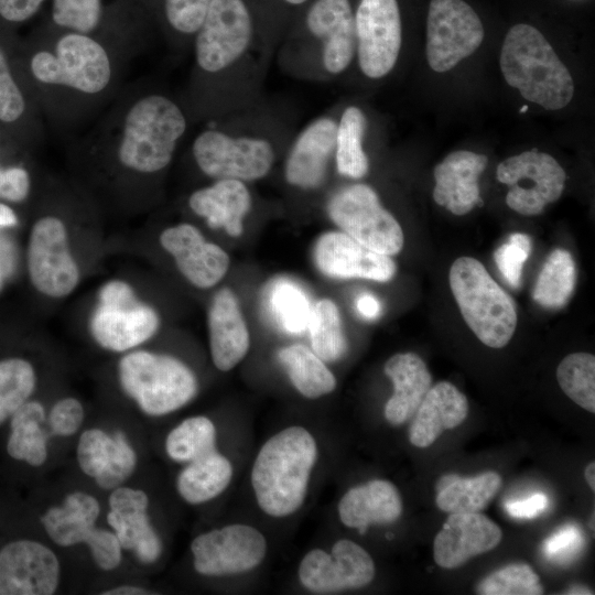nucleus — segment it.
I'll return each instance as SVG.
<instances>
[{
	"mask_svg": "<svg viewBox=\"0 0 595 595\" xmlns=\"http://www.w3.org/2000/svg\"><path fill=\"white\" fill-rule=\"evenodd\" d=\"M468 402L453 383L441 381L431 387L415 411L409 440L428 447L445 431L458 426L467 416Z\"/></svg>",
	"mask_w": 595,
	"mask_h": 595,
	"instance_id": "nucleus-26",
	"label": "nucleus"
},
{
	"mask_svg": "<svg viewBox=\"0 0 595 595\" xmlns=\"http://www.w3.org/2000/svg\"><path fill=\"white\" fill-rule=\"evenodd\" d=\"M95 564L105 572H110L120 566L122 561L121 544L110 529L95 527L84 542Z\"/></svg>",
	"mask_w": 595,
	"mask_h": 595,
	"instance_id": "nucleus-51",
	"label": "nucleus"
},
{
	"mask_svg": "<svg viewBox=\"0 0 595 595\" xmlns=\"http://www.w3.org/2000/svg\"><path fill=\"white\" fill-rule=\"evenodd\" d=\"M63 31L29 61L32 78L46 91L51 116L61 115L63 107L65 113L72 106L85 110L102 101L119 78L121 48L91 35Z\"/></svg>",
	"mask_w": 595,
	"mask_h": 595,
	"instance_id": "nucleus-2",
	"label": "nucleus"
},
{
	"mask_svg": "<svg viewBox=\"0 0 595 595\" xmlns=\"http://www.w3.org/2000/svg\"><path fill=\"white\" fill-rule=\"evenodd\" d=\"M19 224L17 213L4 202H0V229L12 228Z\"/></svg>",
	"mask_w": 595,
	"mask_h": 595,
	"instance_id": "nucleus-57",
	"label": "nucleus"
},
{
	"mask_svg": "<svg viewBox=\"0 0 595 595\" xmlns=\"http://www.w3.org/2000/svg\"><path fill=\"white\" fill-rule=\"evenodd\" d=\"M268 296L271 313L284 331L301 334L307 328L312 305L298 283L279 279L270 286Z\"/></svg>",
	"mask_w": 595,
	"mask_h": 595,
	"instance_id": "nucleus-40",
	"label": "nucleus"
},
{
	"mask_svg": "<svg viewBox=\"0 0 595 595\" xmlns=\"http://www.w3.org/2000/svg\"><path fill=\"white\" fill-rule=\"evenodd\" d=\"M252 32V14L245 0H212L195 33L197 66L209 74L227 68L246 51Z\"/></svg>",
	"mask_w": 595,
	"mask_h": 595,
	"instance_id": "nucleus-11",
	"label": "nucleus"
},
{
	"mask_svg": "<svg viewBox=\"0 0 595 595\" xmlns=\"http://www.w3.org/2000/svg\"><path fill=\"white\" fill-rule=\"evenodd\" d=\"M186 128V117L173 99L138 86L117 97L85 144L118 173L139 178L171 164Z\"/></svg>",
	"mask_w": 595,
	"mask_h": 595,
	"instance_id": "nucleus-1",
	"label": "nucleus"
},
{
	"mask_svg": "<svg viewBox=\"0 0 595 595\" xmlns=\"http://www.w3.org/2000/svg\"><path fill=\"white\" fill-rule=\"evenodd\" d=\"M576 281L575 262L565 249H554L538 275L533 300L544 309L559 310L571 299Z\"/></svg>",
	"mask_w": 595,
	"mask_h": 595,
	"instance_id": "nucleus-35",
	"label": "nucleus"
},
{
	"mask_svg": "<svg viewBox=\"0 0 595 595\" xmlns=\"http://www.w3.org/2000/svg\"><path fill=\"white\" fill-rule=\"evenodd\" d=\"M562 391L576 404L595 412V357L589 353H573L556 368Z\"/></svg>",
	"mask_w": 595,
	"mask_h": 595,
	"instance_id": "nucleus-41",
	"label": "nucleus"
},
{
	"mask_svg": "<svg viewBox=\"0 0 595 595\" xmlns=\"http://www.w3.org/2000/svg\"><path fill=\"white\" fill-rule=\"evenodd\" d=\"M497 180L508 186L506 203L512 210L533 216L558 201L565 186V172L548 153L526 151L497 166Z\"/></svg>",
	"mask_w": 595,
	"mask_h": 595,
	"instance_id": "nucleus-13",
	"label": "nucleus"
},
{
	"mask_svg": "<svg viewBox=\"0 0 595 595\" xmlns=\"http://www.w3.org/2000/svg\"><path fill=\"white\" fill-rule=\"evenodd\" d=\"M484 154L459 150L450 153L433 171V198L452 214L462 216L482 204L478 177L487 165Z\"/></svg>",
	"mask_w": 595,
	"mask_h": 595,
	"instance_id": "nucleus-23",
	"label": "nucleus"
},
{
	"mask_svg": "<svg viewBox=\"0 0 595 595\" xmlns=\"http://www.w3.org/2000/svg\"><path fill=\"white\" fill-rule=\"evenodd\" d=\"M111 435L99 428L84 430L77 442L76 458L80 470L96 478L102 470L110 448Z\"/></svg>",
	"mask_w": 595,
	"mask_h": 595,
	"instance_id": "nucleus-46",
	"label": "nucleus"
},
{
	"mask_svg": "<svg viewBox=\"0 0 595 595\" xmlns=\"http://www.w3.org/2000/svg\"><path fill=\"white\" fill-rule=\"evenodd\" d=\"M366 118L357 107H348L342 115L336 132V166L339 174L351 178H361L369 169V162L363 149Z\"/></svg>",
	"mask_w": 595,
	"mask_h": 595,
	"instance_id": "nucleus-36",
	"label": "nucleus"
},
{
	"mask_svg": "<svg viewBox=\"0 0 595 595\" xmlns=\"http://www.w3.org/2000/svg\"><path fill=\"white\" fill-rule=\"evenodd\" d=\"M159 242L174 260L183 278L198 289L216 285L227 273L229 257L218 245L206 240L190 223L164 228Z\"/></svg>",
	"mask_w": 595,
	"mask_h": 595,
	"instance_id": "nucleus-18",
	"label": "nucleus"
},
{
	"mask_svg": "<svg viewBox=\"0 0 595 595\" xmlns=\"http://www.w3.org/2000/svg\"><path fill=\"white\" fill-rule=\"evenodd\" d=\"M501 538L500 528L480 512L450 513L434 539V561L441 567H458L495 549Z\"/></svg>",
	"mask_w": 595,
	"mask_h": 595,
	"instance_id": "nucleus-22",
	"label": "nucleus"
},
{
	"mask_svg": "<svg viewBox=\"0 0 595 595\" xmlns=\"http://www.w3.org/2000/svg\"><path fill=\"white\" fill-rule=\"evenodd\" d=\"M531 248V239L528 235L515 232L509 236L508 241L495 250L496 266L510 286H520L522 268L530 256Z\"/></svg>",
	"mask_w": 595,
	"mask_h": 595,
	"instance_id": "nucleus-45",
	"label": "nucleus"
},
{
	"mask_svg": "<svg viewBox=\"0 0 595 595\" xmlns=\"http://www.w3.org/2000/svg\"><path fill=\"white\" fill-rule=\"evenodd\" d=\"M483 595H538L543 594L540 578L530 565L513 563L488 576L477 586Z\"/></svg>",
	"mask_w": 595,
	"mask_h": 595,
	"instance_id": "nucleus-43",
	"label": "nucleus"
},
{
	"mask_svg": "<svg viewBox=\"0 0 595 595\" xmlns=\"http://www.w3.org/2000/svg\"><path fill=\"white\" fill-rule=\"evenodd\" d=\"M501 486L496 472H485L470 478L444 475L436 483V505L447 513L480 512Z\"/></svg>",
	"mask_w": 595,
	"mask_h": 595,
	"instance_id": "nucleus-32",
	"label": "nucleus"
},
{
	"mask_svg": "<svg viewBox=\"0 0 595 595\" xmlns=\"http://www.w3.org/2000/svg\"><path fill=\"white\" fill-rule=\"evenodd\" d=\"M102 595H144V594H152V592H149L147 588L138 586V585H119L111 588H108L101 593Z\"/></svg>",
	"mask_w": 595,
	"mask_h": 595,
	"instance_id": "nucleus-56",
	"label": "nucleus"
},
{
	"mask_svg": "<svg viewBox=\"0 0 595 595\" xmlns=\"http://www.w3.org/2000/svg\"><path fill=\"white\" fill-rule=\"evenodd\" d=\"M52 21L60 29L97 36L102 19V0H53Z\"/></svg>",
	"mask_w": 595,
	"mask_h": 595,
	"instance_id": "nucleus-42",
	"label": "nucleus"
},
{
	"mask_svg": "<svg viewBox=\"0 0 595 595\" xmlns=\"http://www.w3.org/2000/svg\"><path fill=\"white\" fill-rule=\"evenodd\" d=\"M383 370L394 388L385 405V416L391 424L400 425L415 413L432 387V376L422 358L414 353L391 356Z\"/></svg>",
	"mask_w": 595,
	"mask_h": 595,
	"instance_id": "nucleus-29",
	"label": "nucleus"
},
{
	"mask_svg": "<svg viewBox=\"0 0 595 595\" xmlns=\"http://www.w3.org/2000/svg\"><path fill=\"white\" fill-rule=\"evenodd\" d=\"M375 576V564L369 553L354 541L342 539L332 552L311 550L299 566L302 584L315 593H332L360 588Z\"/></svg>",
	"mask_w": 595,
	"mask_h": 595,
	"instance_id": "nucleus-17",
	"label": "nucleus"
},
{
	"mask_svg": "<svg viewBox=\"0 0 595 595\" xmlns=\"http://www.w3.org/2000/svg\"><path fill=\"white\" fill-rule=\"evenodd\" d=\"M32 187V180L29 171L23 166L0 165V201L9 203L24 202Z\"/></svg>",
	"mask_w": 595,
	"mask_h": 595,
	"instance_id": "nucleus-52",
	"label": "nucleus"
},
{
	"mask_svg": "<svg viewBox=\"0 0 595 595\" xmlns=\"http://www.w3.org/2000/svg\"><path fill=\"white\" fill-rule=\"evenodd\" d=\"M356 309L363 317L375 320L380 315L381 304L372 294L363 293L356 300Z\"/></svg>",
	"mask_w": 595,
	"mask_h": 595,
	"instance_id": "nucleus-55",
	"label": "nucleus"
},
{
	"mask_svg": "<svg viewBox=\"0 0 595 595\" xmlns=\"http://www.w3.org/2000/svg\"><path fill=\"white\" fill-rule=\"evenodd\" d=\"M45 0H0V15L9 22H23L32 18Z\"/></svg>",
	"mask_w": 595,
	"mask_h": 595,
	"instance_id": "nucleus-54",
	"label": "nucleus"
},
{
	"mask_svg": "<svg viewBox=\"0 0 595 595\" xmlns=\"http://www.w3.org/2000/svg\"><path fill=\"white\" fill-rule=\"evenodd\" d=\"M212 0H162L163 17L171 30L195 35Z\"/></svg>",
	"mask_w": 595,
	"mask_h": 595,
	"instance_id": "nucleus-47",
	"label": "nucleus"
},
{
	"mask_svg": "<svg viewBox=\"0 0 595 595\" xmlns=\"http://www.w3.org/2000/svg\"><path fill=\"white\" fill-rule=\"evenodd\" d=\"M198 169L217 180L253 181L266 176L272 167L274 151L263 139L232 138L207 129L192 144Z\"/></svg>",
	"mask_w": 595,
	"mask_h": 595,
	"instance_id": "nucleus-12",
	"label": "nucleus"
},
{
	"mask_svg": "<svg viewBox=\"0 0 595 595\" xmlns=\"http://www.w3.org/2000/svg\"><path fill=\"white\" fill-rule=\"evenodd\" d=\"M548 506V496L543 493H536L521 500L507 501L505 509L515 519H534L544 512Z\"/></svg>",
	"mask_w": 595,
	"mask_h": 595,
	"instance_id": "nucleus-53",
	"label": "nucleus"
},
{
	"mask_svg": "<svg viewBox=\"0 0 595 595\" xmlns=\"http://www.w3.org/2000/svg\"><path fill=\"white\" fill-rule=\"evenodd\" d=\"M283 2L290 7H300V6L307 4L310 0H283Z\"/></svg>",
	"mask_w": 595,
	"mask_h": 595,
	"instance_id": "nucleus-59",
	"label": "nucleus"
},
{
	"mask_svg": "<svg viewBox=\"0 0 595 595\" xmlns=\"http://www.w3.org/2000/svg\"><path fill=\"white\" fill-rule=\"evenodd\" d=\"M60 581V560L46 544L15 539L0 548V595H52Z\"/></svg>",
	"mask_w": 595,
	"mask_h": 595,
	"instance_id": "nucleus-16",
	"label": "nucleus"
},
{
	"mask_svg": "<svg viewBox=\"0 0 595 595\" xmlns=\"http://www.w3.org/2000/svg\"><path fill=\"white\" fill-rule=\"evenodd\" d=\"M307 329L312 350L323 361H336L346 353L339 311L333 301L323 299L312 306Z\"/></svg>",
	"mask_w": 595,
	"mask_h": 595,
	"instance_id": "nucleus-38",
	"label": "nucleus"
},
{
	"mask_svg": "<svg viewBox=\"0 0 595 595\" xmlns=\"http://www.w3.org/2000/svg\"><path fill=\"white\" fill-rule=\"evenodd\" d=\"M231 477L232 466L229 459L213 451L187 463L177 477L176 488L186 502L198 505L221 494Z\"/></svg>",
	"mask_w": 595,
	"mask_h": 595,
	"instance_id": "nucleus-33",
	"label": "nucleus"
},
{
	"mask_svg": "<svg viewBox=\"0 0 595 595\" xmlns=\"http://www.w3.org/2000/svg\"><path fill=\"white\" fill-rule=\"evenodd\" d=\"M506 82L521 96L548 110L564 108L573 98L574 83L543 34L519 23L507 33L500 54Z\"/></svg>",
	"mask_w": 595,
	"mask_h": 595,
	"instance_id": "nucleus-4",
	"label": "nucleus"
},
{
	"mask_svg": "<svg viewBox=\"0 0 595 595\" xmlns=\"http://www.w3.org/2000/svg\"><path fill=\"white\" fill-rule=\"evenodd\" d=\"M570 591L569 594H591L589 589L584 587H573Z\"/></svg>",
	"mask_w": 595,
	"mask_h": 595,
	"instance_id": "nucleus-60",
	"label": "nucleus"
},
{
	"mask_svg": "<svg viewBox=\"0 0 595 595\" xmlns=\"http://www.w3.org/2000/svg\"><path fill=\"white\" fill-rule=\"evenodd\" d=\"M527 109H528V106H527V105H524V106H523V107H522V108H521V109H520L519 111H520L521 113H523V112H526V111H527Z\"/></svg>",
	"mask_w": 595,
	"mask_h": 595,
	"instance_id": "nucleus-62",
	"label": "nucleus"
},
{
	"mask_svg": "<svg viewBox=\"0 0 595 595\" xmlns=\"http://www.w3.org/2000/svg\"><path fill=\"white\" fill-rule=\"evenodd\" d=\"M190 209L212 228H221L229 236H240L242 220L251 207V195L239 180H217L194 191L187 201Z\"/></svg>",
	"mask_w": 595,
	"mask_h": 595,
	"instance_id": "nucleus-27",
	"label": "nucleus"
},
{
	"mask_svg": "<svg viewBox=\"0 0 595 595\" xmlns=\"http://www.w3.org/2000/svg\"><path fill=\"white\" fill-rule=\"evenodd\" d=\"M25 109L24 95L13 77L4 51L0 47V121L15 122L22 118Z\"/></svg>",
	"mask_w": 595,
	"mask_h": 595,
	"instance_id": "nucleus-48",
	"label": "nucleus"
},
{
	"mask_svg": "<svg viewBox=\"0 0 595 595\" xmlns=\"http://www.w3.org/2000/svg\"><path fill=\"white\" fill-rule=\"evenodd\" d=\"M26 271L34 290L47 299L67 298L78 288L80 267L72 250L68 226L60 215L50 213L33 223Z\"/></svg>",
	"mask_w": 595,
	"mask_h": 595,
	"instance_id": "nucleus-8",
	"label": "nucleus"
},
{
	"mask_svg": "<svg viewBox=\"0 0 595 595\" xmlns=\"http://www.w3.org/2000/svg\"><path fill=\"white\" fill-rule=\"evenodd\" d=\"M316 456L315 440L302 426L286 428L262 445L252 466L251 484L263 512L286 517L302 506Z\"/></svg>",
	"mask_w": 595,
	"mask_h": 595,
	"instance_id": "nucleus-3",
	"label": "nucleus"
},
{
	"mask_svg": "<svg viewBox=\"0 0 595 595\" xmlns=\"http://www.w3.org/2000/svg\"><path fill=\"white\" fill-rule=\"evenodd\" d=\"M327 213L343 232L376 252L392 256L403 247L400 224L366 184H353L336 192L327 204Z\"/></svg>",
	"mask_w": 595,
	"mask_h": 595,
	"instance_id": "nucleus-9",
	"label": "nucleus"
},
{
	"mask_svg": "<svg viewBox=\"0 0 595 595\" xmlns=\"http://www.w3.org/2000/svg\"><path fill=\"white\" fill-rule=\"evenodd\" d=\"M402 512V501L396 486L383 479H374L350 488L338 504L340 521L364 534L370 524L396 521Z\"/></svg>",
	"mask_w": 595,
	"mask_h": 595,
	"instance_id": "nucleus-28",
	"label": "nucleus"
},
{
	"mask_svg": "<svg viewBox=\"0 0 595 595\" xmlns=\"http://www.w3.org/2000/svg\"><path fill=\"white\" fill-rule=\"evenodd\" d=\"M193 565L206 576L244 573L258 566L267 552V541L256 528L229 524L197 536L191 543Z\"/></svg>",
	"mask_w": 595,
	"mask_h": 595,
	"instance_id": "nucleus-15",
	"label": "nucleus"
},
{
	"mask_svg": "<svg viewBox=\"0 0 595 595\" xmlns=\"http://www.w3.org/2000/svg\"><path fill=\"white\" fill-rule=\"evenodd\" d=\"M138 465L137 453L122 431L111 435L107 462L101 473L94 479L104 490H112L123 485L134 473Z\"/></svg>",
	"mask_w": 595,
	"mask_h": 595,
	"instance_id": "nucleus-44",
	"label": "nucleus"
},
{
	"mask_svg": "<svg viewBox=\"0 0 595 595\" xmlns=\"http://www.w3.org/2000/svg\"><path fill=\"white\" fill-rule=\"evenodd\" d=\"M484 40L476 11L464 0H431L426 19V58L443 73L472 55Z\"/></svg>",
	"mask_w": 595,
	"mask_h": 595,
	"instance_id": "nucleus-10",
	"label": "nucleus"
},
{
	"mask_svg": "<svg viewBox=\"0 0 595 595\" xmlns=\"http://www.w3.org/2000/svg\"><path fill=\"white\" fill-rule=\"evenodd\" d=\"M355 15L361 72L381 78L394 66L401 47V14L397 0H359Z\"/></svg>",
	"mask_w": 595,
	"mask_h": 595,
	"instance_id": "nucleus-14",
	"label": "nucleus"
},
{
	"mask_svg": "<svg viewBox=\"0 0 595 595\" xmlns=\"http://www.w3.org/2000/svg\"><path fill=\"white\" fill-rule=\"evenodd\" d=\"M165 451L177 463H190L216 451L214 423L204 415L183 420L167 434Z\"/></svg>",
	"mask_w": 595,
	"mask_h": 595,
	"instance_id": "nucleus-37",
	"label": "nucleus"
},
{
	"mask_svg": "<svg viewBox=\"0 0 595 595\" xmlns=\"http://www.w3.org/2000/svg\"><path fill=\"white\" fill-rule=\"evenodd\" d=\"M37 376L32 363L22 357L0 359V425L31 399Z\"/></svg>",
	"mask_w": 595,
	"mask_h": 595,
	"instance_id": "nucleus-39",
	"label": "nucleus"
},
{
	"mask_svg": "<svg viewBox=\"0 0 595 595\" xmlns=\"http://www.w3.org/2000/svg\"><path fill=\"white\" fill-rule=\"evenodd\" d=\"M448 281L461 314L477 338L491 348L506 346L517 327L516 306L483 263L472 257L456 259Z\"/></svg>",
	"mask_w": 595,
	"mask_h": 595,
	"instance_id": "nucleus-6",
	"label": "nucleus"
},
{
	"mask_svg": "<svg viewBox=\"0 0 595 595\" xmlns=\"http://www.w3.org/2000/svg\"><path fill=\"white\" fill-rule=\"evenodd\" d=\"M337 125L329 118L312 122L296 139L285 163L286 181L302 188L318 187L335 150Z\"/></svg>",
	"mask_w": 595,
	"mask_h": 595,
	"instance_id": "nucleus-25",
	"label": "nucleus"
},
{
	"mask_svg": "<svg viewBox=\"0 0 595 595\" xmlns=\"http://www.w3.org/2000/svg\"><path fill=\"white\" fill-rule=\"evenodd\" d=\"M100 505L85 491L69 493L60 505L47 508L40 522L52 542L60 547L84 543L96 527Z\"/></svg>",
	"mask_w": 595,
	"mask_h": 595,
	"instance_id": "nucleus-30",
	"label": "nucleus"
},
{
	"mask_svg": "<svg viewBox=\"0 0 595 595\" xmlns=\"http://www.w3.org/2000/svg\"><path fill=\"white\" fill-rule=\"evenodd\" d=\"M584 541V533L577 526L566 524L544 540L542 551L549 561L565 564L581 553Z\"/></svg>",
	"mask_w": 595,
	"mask_h": 595,
	"instance_id": "nucleus-50",
	"label": "nucleus"
},
{
	"mask_svg": "<svg viewBox=\"0 0 595 595\" xmlns=\"http://www.w3.org/2000/svg\"><path fill=\"white\" fill-rule=\"evenodd\" d=\"M46 423L44 404L39 400H28L9 419L8 455L32 467L43 466L48 457Z\"/></svg>",
	"mask_w": 595,
	"mask_h": 595,
	"instance_id": "nucleus-31",
	"label": "nucleus"
},
{
	"mask_svg": "<svg viewBox=\"0 0 595 595\" xmlns=\"http://www.w3.org/2000/svg\"><path fill=\"white\" fill-rule=\"evenodd\" d=\"M318 270L335 279L389 281L396 273L390 256L376 252L343 231L323 234L314 247Z\"/></svg>",
	"mask_w": 595,
	"mask_h": 595,
	"instance_id": "nucleus-20",
	"label": "nucleus"
},
{
	"mask_svg": "<svg viewBox=\"0 0 595 595\" xmlns=\"http://www.w3.org/2000/svg\"><path fill=\"white\" fill-rule=\"evenodd\" d=\"M3 285H4V278H3L2 272L0 271V293H1L2 290H3Z\"/></svg>",
	"mask_w": 595,
	"mask_h": 595,
	"instance_id": "nucleus-61",
	"label": "nucleus"
},
{
	"mask_svg": "<svg viewBox=\"0 0 595 595\" xmlns=\"http://www.w3.org/2000/svg\"><path fill=\"white\" fill-rule=\"evenodd\" d=\"M161 326L156 309L127 280L105 281L97 291L87 328L94 343L115 354L140 348Z\"/></svg>",
	"mask_w": 595,
	"mask_h": 595,
	"instance_id": "nucleus-7",
	"label": "nucleus"
},
{
	"mask_svg": "<svg viewBox=\"0 0 595 595\" xmlns=\"http://www.w3.org/2000/svg\"><path fill=\"white\" fill-rule=\"evenodd\" d=\"M108 526L117 536L123 551H130L143 564H152L162 554V541L148 516L145 491L128 486L110 490Z\"/></svg>",
	"mask_w": 595,
	"mask_h": 595,
	"instance_id": "nucleus-19",
	"label": "nucleus"
},
{
	"mask_svg": "<svg viewBox=\"0 0 595 595\" xmlns=\"http://www.w3.org/2000/svg\"><path fill=\"white\" fill-rule=\"evenodd\" d=\"M306 30L323 43V64L331 74L349 65L356 47L355 15L349 0H313L304 14Z\"/></svg>",
	"mask_w": 595,
	"mask_h": 595,
	"instance_id": "nucleus-21",
	"label": "nucleus"
},
{
	"mask_svg": "<svg viewBox=\"0 0 595 595\" xmlns=\"http://www.w3.org/2000/svg\"><path fill=\"white\" fill-rule=\"evenodd\" d=\"M585 479L588 484V486L592 488V490H595V463L591 462L584 472Z\"/></svg>",
	"mask_w": 595,
	"mask_h": 595,
	"instance_id": "nucleus-58",
	"label": "nucleus"
},
{
	"mask_svg": "<svg viewBox=\"0 0 595 595\" xmlns=\"http://www.w3.org/2000/svg\"><path fill=\"white\" fill-rule=\"evenodd\" d=\"M291 382L304 397L316 399L332 392L336 387L334 375L324 361L306 346L294 344L278 353Z\"/></svg>",
	"mask_w": 595,
	"mask_h": 595,
	"instance_id": "nucleus-34",
	"label": "nucleus"
},
{
	"mask_svg": "<svg viewBox=\"0 0 595 595\" xmlns=\"http://www.w3.org/2000/svg\"><path fill=\"white\" fill-rule=\"evenodd\" d=\"M85 420L83 403L75 397L56 400L47 412V424L53 435L69 437L75 435Z\"/></svg>",
	"mask_w": 595,
	"mask_h": 595,
	"instance_id": "nucleus-49",
	"label": "nucleus"
},
{
	"mask_svg": "<svg viewBox=\"0 0 595 595\" xmlns=\"http://www.w3.org/2000/svg\"><path fill=\"white\" fill-rule=\"evenodd\" d=\"M209 349L215 367L232 369L246 356L250 337L234 292L224 288L215 293L207 315Z\"/></svg>",
	"mask_w": 595,
	"mask_h": 595,
	"instance_id": "nucleus-24",
	"label": "nucleus"
},
{
	"mask_svg": "<svg viewBox=\"0 0 595 595\" xmlns=\"http://www.w3.org/2000/svg\"><path fill=\"white\" fill-rule=\"evenodd\" d=\"M117 379L123 393L150 416L181 409L198 389L196 376L181 359L142 348L121 354Z\"/></svg>",
	"mask_w": 595,
	"mask_h": 595,
	"instance_id": "nucleus-5",
	"label": "nucleus"
}]
</instances>
